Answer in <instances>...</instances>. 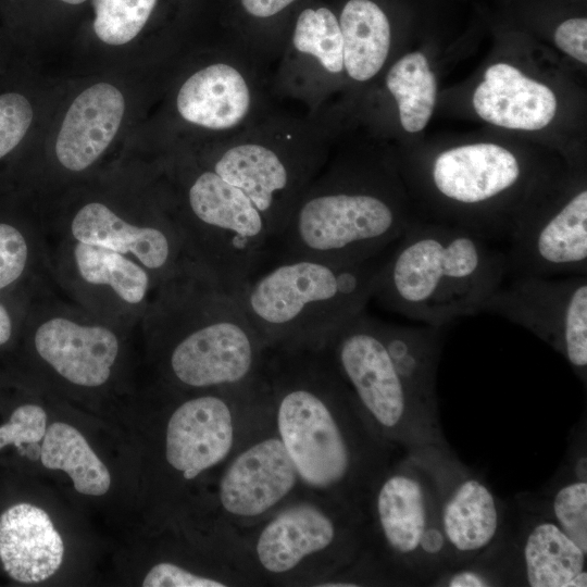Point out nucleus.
Returning a JSON list of instances; mask_svg holds the SVG:
<instances>
[{
    "instance_id": "9d476101",
    "label": "nucleus",
    "mask_w": 587,
    "mask_h": 587,
    "mask_svg": "<svg viewBox=\"0 0 587 587\" xmlns=\"http://www.w3.org/2000/svg\"><path fill=\"white\" fill-rule=\"evenodd\" d=\"M52 286L93 314L139 328L160 289L139 262L117 251L42 229Z\"/></svg>"
},
{
    "instance_id": "dca6fc26",
    "label": "nucleus",
    "mask_w": 587,
    "mask_h": 587,
    "mask_svg": "<svg viewBox=\"0 0 587 587\" xmlns=\"http://www.w3.org/2000/svg\"><path fill=\"white\" fill-rule=\"evenodd\" d=\"M517 505L523 510L517 532L513 535L509 520L497 542L509 585L586 587L587 554L553 520L524 497Z\"/></svg>"
},
{
    "instance_id": "f8f14e48",
    "label": "nucleus",
    "mask_w": 587,
    "mask_h": 587,
    "mask_svg": "<svg viewBox=\"0 0 587 587\" xmlns=\"http://www.w3.org/2000/svg\"><path fill=\"white\" fill-rule=\"evenodd\" d=\"M483 312L502 316L558 351L587 382V275H508Z\"/></svg>"
},
{
    "instance_id": "2eb2a0df",
    "label": "nucleus",
    "mask_w": 587,
    "mask_h": 587,
    "mask_svg": "<svg viewBox=\"0 0 587 587\" xmlns=\"http://www.w3.org/2000/svg\"><path fill=\"white\" fill-rule=\"evenodd\" d=\"M508 239V275H587V190L553 209L524 211Z\"/></svg>"
},
{
    "instance_id": "6ab92c4d",
    "label": "nucleus",
    "mask_w": 587,
    "mask_h": 587,
    "mask_svg": "<svg viewBox=\"0 0 587 587\" xmlns=\"http://www.w3.org/2000/svg\"><path fill=\"white\" fill-rule=\"evenodd\" d=\"M65 551L61 532L42 507L18 502L0 514V562L13 580H49L63 566Z\"/></svg>"
},
{
    "instance_id": "a211bd4d",
    "label": "nucleus",
    "mask_w": 587,
    "mask_h": 587,
    "mask_svg": "<svg viewBox=\"0 0 587 587\" xmlns=\"http://www.w3.org/2000/svg\"><path fill=\"white\" fill-rule=\"evenodd\" d=\"M210 168L252 201L264 216L274 243L311 176L310 164L254 141L221 151Z\"/></svg>"
},
{
    "instance_id": "ddd939ff",
    "label": "nucleus",
    "mask_w": 587,
    "mask_h": 587,
    "mask_svg": "<svg viewBox=\"0 0 587 587\" xmlns=\"http://www.w3.org/2000/svg\"><path fill=\"white\" fill-rule=\"evenodd\" d=\"M410 453L424 464L434 480L452 567L482 557L503 535L511 514L508 507L483 477L457 458L449 445Z\"/></svg>"
},
{
    "instance_id": "6e6552de",
    "label": "nucleus",
    "mask_w": 587,
    "mask_h": 587,
    "mask_svg": "<svg viewBox=\"0 0 587 587\" xmlns=\"http://www.w3.org/2000/svg\"><path fill=\"white\" fill-rule=\"evenodd\" d=\"M139 328L100 317L53 286L37 295L32 348L47 389L77 395L110 391L124 380Z\"/></svg>"
},
{
    "instance_id": "39448f33",
    "label": "nucleus",
    "mask_w": 587,
    "mask_h": 587,
    "mask_svg": "<svg viewBox=\"0 0 587 587\" xmlns=\"http://www.w3.org/2000/svg\"><path fill=\"white\" fill-rule=\"evenodd\" d=\"M390 249L353 262L278 258L235 294L266 349H319L366 308Z\"/></svg>"
},
{
    "instance_id": "2f4dec72",
    "label": "nucleus",
    "mask_w": 587,
    "mask_h": 587,
    "mask_svg": "<svg viewBox=\"0 0 587 587\" xmlns=\"http://www.w3.org/2000/svg\"><path fill=\"white\" fill-rule=\"evenodd\" d=\"M33 120L29 101L21 93L0 95V159L24 138Z\"/></svg>"
},
{
    "instance_id": "7ed1b4c3",
    "label": "nucleus",
    "mask_w": 587,
    "mask_h": 587,
    "mask_svg": "<svg viewBox=\"0 0 587 587\" xmlns=\"http://www.w3.org/2000/svg\"><path fill=\"white\" fill-rule=\"evenodd\" d=\"M139 334L158 383L178 390L250 385L266 352L236 294L210 275L161 287Z\"/></svg>"
},
{
    "instance_id": "4be33fe9",
    "label": "nucleus",
    "mask_w": 587,
    "mask_h": 587,
    "mask_svg": "<svg viewBox=\"0 0 587 587\" xmlns=\"http://www.w3.org/2000/svg\"><path fill=\"white\" fill-rule=\"evenodd\" d=\"M180 116L197 126L226 130L238 126L251 107V91L233 65L215 63L193 73L178 90Z\"/></svg>"
},
{
    "instance_id": "473e14b6",
    "label": "nucleus",
    "mask_w": 587,
    "mask_h": 587,
    "mask_svg": "<svg viewBox=\"0 0 587 587\" xmlns=\"http://www.w3.org/2000/svg\"><path fill=\"white\" fill-rule=\"evenodd\" d=\"M503 577L482 559L448 569L437 575L429 586L444 587H490L504 586Z\"/></svg>"
},
{
    "instance_id": "e433bc0d",
    "label": "nucleus",
    "mask_w": 587,
    "mask_h": 587,
    "mask_svg": "<svg viewBox=\"0 0 587 587\" xmlns=\"http://www.w3.org/2000/svg\"><path fill=\"white\" fill-rule=\"evenodd\" d=\"M65 3H68V4H79V3H83L85 2L86 0H61Z\"/></svg>"
},
{
    "instance_id": "72a5a7b5",
    "label": "nucleus",
    "mask_w": 587,
    "mask_h": 587,
    "mask_svg": "<svg viewBox=\"0 0 587 587\" xmlns=\"http://www.w3.org/2000/svg\"><path fill=\"white\" fill-rule=\"evenodd\" d=\"M555 45L577 61L587 63V20L570 18L561 23L554 32Z\"/></svg>"
},
{
    "instance_id": "4468645a",
    "label": "nucleus",
    "mask_w": 587,
    "mask_h": 587,
    "mask_svg": "<svg viewBox=\"0 0 587 587\" xmlns=\"http://www.w3.org/2000/svg\"><path fill=\"white\" fill-rule=\"evenodd\" d=\"M227 461L215 497L221 515L232 527L251 530L303 488L276 429L259 434Z\"/></svg>"
},
{
    "instance_id": "b1692460",
    "label": "nucleus",
    "mask_w": 587,
    "mask_h": 587,
    "mask_svg": "<svg viewBox=\"0 0 587 587\" xmlns=\"http://www.w3.org/2000/svg\"><path fill=\"white\" fill-rule=\"evenodd\" d=\"M344 68L357 82L375 76L388 57L390 25L383 10L371 0H349L340 14Z\"/></svg>"
},
{
    "instance_id": "bb28decb",
    "label": "nucleus",
    "mask_w": 587,
    "mask_h": 587,
    "mask_svg": "<svg viewBox=\"0 0 587 587\" xmlns=\"http://www.w3.org/2000/svg\"><path fill=\"white\" fill-rule=\"evenodd\" d=\"M547 514L587 554V478L571 470L566 478L552 488L548 500H529Z\"/></svg>"
},
{
    "instance_id": "f704fd0d",
    "label": "nucleus",
    "mask_w": 587,
    "mask_h": 587,
    "mask_svg": "<svg viewBox=\"0 0 587 587\" xmlns=\"http://www.w3.org/2000/svg\"><path fill=\"white\" fill-rule=\"evenodd\" d=\"M295 0H241L247 13L254 17L273 16L288 7Z\"/></svg>"
},
{
    "instance_id": "aec40b11",
    "label": "nucleus",
    "mask_w": 587,
    "mask_h": 587,
    "mask_svg": "<svg viewBox=\"0 0 587 587\" xmlns=\"http://www.w3.org/2000/svg\"><path fill=\"white\" fill-rule=\"evenodd\" d=\"M125 111L122 92L98 83L82 91L70 105L55 140L61 166L79 173L89 168L114 139Z\"/></svg>"
},
{
    "instance_id": "a878e982",
    "label": "nucleus",
    "mask_w": 587,
    "mask_h": 587,
    "mask_svg": "<svg viewBox=\"0 0 587 587\" xmlns=\"http://www.w3.org/2000/svg\"><path fill=\"white\" fill-rule=\"evenodd\" d=\"M292 43L298 52L315 58L325 71L342 72V35L337 17L327 8L305 9L299 14Z\"/></svg>"
},
{
    "instance_id": "f03ea898",
    "label": "nucleus",
    "mask_w": 587,
    "mask_h": 587,
    "mask_svg": "<svg viewBox=\"0 0 587 587\" xmlns=\"http://www.w3.org/2000/svg\"><path fill=\"white\" fill-rule=\"evenodd\" d=\"M442 345L444 328L388 323L364 309L320 349L376 433L410 452L448 445L436 394Z\"/></svg>"
},
{
    "instance_id": "0eeeda50",
    "label": "nucleus",
    "mask_w": 587,
    "mask_h": 587,
    "mask_svg": "<svg viewBox=\"0 0 587 587\" xmlns=\"http://www.w3.org/2000/svg\"><path fill=\"white\" fill-rule=\"evenodd\" d=\"M411 223L375 186L329 173L307 185L275 245L278 258L362 261L390 249Z\"/></svg>"
},
{
    "instance_id": "20e7f679",
    "label": "nucleus",
    "mask_w": 587,
    "mask_h": 587,
    "mask_svg": "<svg viewBox=\"0 0 587 587\" xmlns=\"http://www.w3.org/2000/svg\"><path fill=\"white\" fill-rule=\"evenodd\" d=\"M508 276L494 240L448 223H411L388 252L373 298L390 312L444 328L483 312Z\"/></svg>"
},
{
    "instance_id": "c85d7f7f",
    "label": "nucleus",
    "mask_w": 587,
    "mask_h": 587,
    "mask_svg": "<svg viewBox=\"0 0 587 587\" xmlns=\"http://www.w3.org/2000/svg\"><path fill=\"white\" fill-rule=\"evenodd\" d=\"M226 571L197 567L189 563L165 559L151 564L140 578L143 587H226L234 584Z\"/></svg>"
},
{
    "instance_id": "423d86ee",
    "label": "nucleus",
    "mask_w": 587,
    "mask_h": 587,
    "mask_svg": "<svg viewBox=\"0 0 587 587\" xmlns=\"http://www.w3.org/2000/svg\"><path fill=\"white\" fill-rule=\"evenodd\" d=\"M360 559L383 580L410 586H429L453 566L434 480L413 453L399 455L373 488Z\"/></svg>"
},
{
    "instance_id": "393cba45",
    "label": "nucleus",
    "mask_w": 587,
    "mask_h": 587,
    "mask_svg": "<svg viewBox=\"0 0 587 587\" xmlns=\"http://www.w3.org/2000/svg\"><path fill=\"white\" fill-rule=\"evenodd\" d=\"M386 86L398 104L402 127L409 133L422 130L436 103V79L426 57L416 51L399 59L386 76Z\"/></svg>"
},
{
    "instance_id": "7c9ffc66",
    "label": "nucleus",
    "mask_w": 587,
    "mask_h": 587,
    "mask_svg": "<svg viewBox=\"0 0 587 587\" xmlns=\"http://www.w3.org/2000/svg\"><path fill=\"white\" fill-rule=\"evenodd\" d=\"M48 415L39 403L28 402L15 408L9 421L0 425V450L8 446H40L49 423Z\"/></svg>"
},
{
    "instance_id": "5701e85b",
    "label": "nucleus",
    "mask_w": 587,
    "mask_h": 587,
    "mask_svg": "<svg viewBox=\"0 0 587 587\" xmlns=\"http://www.w3.org/2000/svg\"><path fill=\"white\" fill-rule=\"evenodd\" d=\"M39 459L45 469L64 473L78 495L99 498L111 491V469L85 433L67 421L48 423L40 442Z\"/></svg>"
},
{
    "instance_id": "c9c22d12",
    "label": "nucleus",
    "mask_w": 587,
    "mask_h": 587,
    "mask_svg": "<svg viewBox=\"0 0 587 587\" xmlns=\"http://www.w3.org/2000/svg\"><path fill=\"white\" fill-rule=\"evenodd\" d=\"M14 323L7 305L0 302V346L5 345L13 335Z\"/></svg>"
},
{
    "instance_id": "cd10ccee",
    "label": "nucleus",
    "mask_w": 587,
    "mask_h": 587,
    "mask_svg": "<svg viewBox=\"0 0 587 587\" xmlns=\"http://www.w3.org/2000/svg\"><path fill=\"white\" fill-rule=\"evenodd\" d=\"M157 0H93V30L112 46L134 39L146 25Z\"/></svg>"
},
{
    "instance_id": "f3484780",
    "label": "nucleus",
    "mask_w": 587,
    "mask_h": 587,
    "mask_svg": "<svg viewBox=\"0 0 587 587\" xmlns=\"http://www.w3.org/2000/svg\"><path fill=\"white\" fill-rule=\"evenodd\" d=\"M522 176V165L513 152L485 142L445 150L435 158L430 168L436 192L452 207L466 210L461 227L484 236L482 209H487L492 240L488 207L514 189Z\"/></svg>"
},
{
    "instance_id": "c756f323",
    "label": "nucleus",
    "mask_w": 587,
    "mask_h": 587,
    "mask_svg": "<svg viewBox=\"0 0 587 587\" xmlns=\"http://www.w3.org/2000/svg\"><path fill=\"white\" fill-rule=\"evenodd\" d=\"M34 260L46 261L45 246L34 249L23 229L0 222V291L22 279Z\"/></svg>"
},
{
    "instance_id": "f257e3e1",
    "label": "nucleus",
    "mask_w": 587,
    "mask_h": 587,
    "mask_svg": "<svg viewBox=\"0 0 587 587\" xmlns=\"http://www.w3.org/2000/svg\"><path fill=\"white\" fill-rule=\"evenodd\" d=\"M260 378L303 489L366 517L373 488L403 451L372 427L322 349H266Z\"/></svg>"
},
{
    "instance_id": "412c9836",
    "label": "nucleus",
    "mask_w": 587,
    "mask_h": 587,
    "mask_svg": "<svg viewBox=\"0 0 587 587\" xmlns=\"http://www.w3.org/2000/svg\"><path fill=\"white\" fill-rule=\"evenodd\" d=\"M473 107L490 124L538 130L554 117L557 98L550 88L516 67L497 63L487 68L484 80L475 89Z\"/></svg>"
},
{
    "instance_id": "1a4fd4ad",
    "label": "nucleus",
    "mask_w": 587,
    "mask_h": 587,
    "mask_svg": "<svg viewBox=\"0 0 587 587\" xmlns=\"http://www.w3.org/2000/svg\"><path fill=\"white\" fill-rule=\"evenodd\" d=\"M365 524L358 509L307 492L253 527L258 530L250 537V552L259 571L271 578L321 576L320 584L358 560Z\"/></svg>"
},
{
    "instance_id": "9b49d317",
    "label": "nucleus",
    "mask_w": 587,
    "mask_h": 587,
    "mask_svg": "<svg viewBox=\"0 0 587 587\" xmlns=\"http://www.w3.org/2000/svg\"><path fill=\"white\" fill-rule=\"evenodd\" d=\"M45 230L98 245L139 262L159 287L210 275L197 261L172 209L129 215L110 203L91 200Z\"/></svg>"
}]
</instances>
